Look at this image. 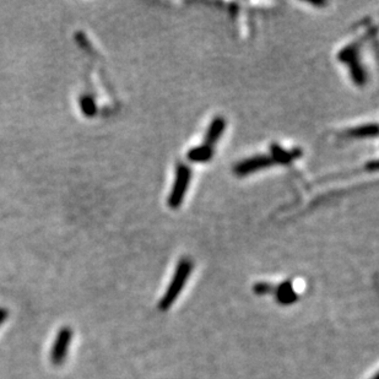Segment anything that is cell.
Masks as SVG:
<instances>
[{
    "instance_id": "8",
    "label": "cell",
    "mask_w": 379,
    "mask_h": 379,
    "mask_svg": "<svg viewBox=\"0 0 379 379\" xmlns=\"http://www.w3.org/2000/svg\"><path fill=\"white\" fill-rule=\"evenodd\" d=\"M213 155V149H209L207 146L200 145L194 147L188 152V160L193 162H208L211 160Z\"/></svg>"
},
{
    "instance_id": "1",
    "label": "cell",
    "mask_w": 379,
    "mask_h": 379,
    "mask_svg": "<svg viewBox=\"0 0 379 379\" xmlns=\"http://www.w3.org/2000/svg\"><path fill=\"white\" fill-rule=\"evenodd\" d=\"M193 264L191 260L184 258L181 260L177 265L176 273L172 279L171 284L167 289L165 296L162 297L161 301L159 302V308L161 311H167L168 308H171L173 302L176 301L177 297L179 296V293L183 290V287L187 282L188 277L192 273Z\"/></svg>"
},
{
    "instance_id": "2",
    "label": "cell",
    "mask_w": 379,
    "mask_h": 379,
    "mask_svg": "<svg viewBox=\"0 0 379 379\" xmlns=\"http://www.w3.org/2000/svg\"><path fill=\"white\" fill-rule=\"evenodd\" d=\"M192 178V171L187 165H178L176 170V179L173 183L170 197H168V207L171 209L179 208L184 200V195L187 193L189 183Z\"/></svg>"
},
{
    "instance_id": "7",
    "label": "cell",
    "mask_w": 379,
    "mask_h": 379,
    "mask_svg": "<svg viewBox=\"0 0 379 379\" xmlns=\"http://www.w3.org/2000/svg\"><path fill=\"white\" fill-rule=\"evenodd\" d=\"M271 156L275 163L289 165V163H291L292 161H295V160L301 157L302 151L300 149H295V150L291 151L285 150L281 146L274 144V145L271 146Z\"/></svg>"
},
{
    "instance_id": "6",
    "label": "cell",
    "mask_w": 379,
    "mask_h": 379,
    "mask_svg": "<svg viewBox=\"0 0 379 379\" xmlns=\"http://www.w3.org/2000/svg\"><path fill=\"white\" fill-rule=\"evenodd\" d=\"M225 129H226V120L223 117H216L209 125L204 146L213 150V146L218 143L221 136L224 134Z\"/></svg>"
},
{
    "instance_id": "11",
    "label": "cell",
    "mask_w": 379,
    "mask_h": 379,
    "mask_svg": "<svg viewBox=\"0 0 379 379\" xmlns=\"http://www.w3.org/2000/svg\"><path fill=\"white\" fill-rule=\"evenodd\" d=\"M273 290H274L273 286L269 285V284H264V282H263V284H257L255 287V291L257 292V293H261V295L273 291Z\"/></svg>"
},
{
    "instance_id": "4",
    "label": "cell",
    "mask_w": 379,
    "mask_h": 379,
    "mask_svg": "<svg viewBox=\"0 0 379 379\" xmlns=\"http://www.w3.org/2000/svg\"><path fill=\"white\" fill-rule=\"evenodd\" d=\"M73 332L68 327L62 328L58 332L57 338L53 344L52 351H51V361L54 366H61L64 360L68 356L69 348L72 343Z\"/></svg>"
},
{
    "instance_id": "9",
    "label": "cell",
    "mask_w": 379,
    "mask_h": 379,
    "mask_svg": "<svg viewBox=\"0 0 379 379\" xmlns=\"http://www.w3.org/2000/svg\"><path fill=\"white\" fill-rule=\"evenodd\" d=\"M378 134V128L377 124H366L357 127V128H353V129L348 130L346 133V136H351V138H376Z\"/></svg>"
},
{
    "instance_id": "10",
    "label": "cell",
    "mask_w": 379,
    "mask_h": 379,
    "mask_svg": "<svg viewBox=\"0 0 379 379\" xmlns=\"http://www.w3.org/2000/svg\"><path fill=\"white\" fill-rule=\"evenodd\" d=\"M276 296H277V301L282 303V305H289V303H292V302L297 300V295L292 290V286L290 282H285V284L279 286Z\"/></svg>"
},
{
    "instance_id": "13",
    "label": "cell",
    "mask_w": 379,
    "mask_h": 379,
    "mask_svg": "<svg viewBox=\"0 0 379 379\" xmlns=\"http://www.w3.org/2000/svg\"><path fill=\"white\" fill-rule=\"evenodd\" d=\"M377 378H378V376H377V374H376V376H374L373 378H372V379H377Z\"/></svg>"
},
{
    "instance_id": "5",
    "label": "cell",
    "mask_w": 379,
    "mask_h": 379,
    "mask_svg": "<svg viewBox=\"0 0 379 379\" xmlns=\"http://www.w3.org/2000/svg\"><path fill=\"white\" fill-rule=\"evenodd\" d=\"M275 165V162L273 160L271 155L255 156L252 159H247L244 161L239 162L237 166L234 167V173L239 177L247 176L250 173L264 170L268 167Z\"/></svg>"
},
{
    "instance_id": "3",
    "label": "cell",
    "mask_w": 379,
    "mask_h": 379,
    "mask_svg": "<svg viewBox=\"0 0 379 379\" xmlns=\"http://www.w3.org/2000/svg\"><path fill=\"white\" fill-rule=\"evenodd\" d=\"M360 43H353L348 47L344 48L341 52L339 53V61L348 64L351 70V76L355 83L364 85L367 81V74L364 72V67L360 62Z\"/></svg>"
},
{
    "instance_id": "12",
    "label": "cell",
    "mask_w": 379,
    "mask_h": 379,
    "mask_svg": "<svg viewBox=\"0 0 379 379\" xmlns=\"http://www.w3.org/2000/svg\"><path fill=\"white\" fill-rule=\"evenodd\" d=\"M8 316H9V312L6 308H0V325L4 323L6 319H8Z\"/></svg>"
}]
</instances>
